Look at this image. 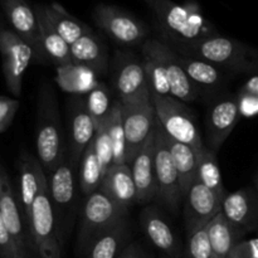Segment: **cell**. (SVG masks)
Listing matches in <instances>:
<instances>
[{
    "mask_svg": "<svg viewBox=\"0 0 258 258\" xmlns=\"http://www.w3.org/2000/svg\"><path fill=\"white\" fill-rule=\"evenodd\" d=\"M64 143L57 95L49 83H44L38 93L35 149L45 174L54 170L66 159Z\"/></svg>",
    "mask_w": 258,
    "mask_h": 258,
    "instance_id": "obj_1",
    "label": "cell"
},
{
    "mask_svg": "<svg viewBox=\"0 0 258 258\" xmlns=\"http://www.w3.org/2000/svg\"><path fill=\"white\" fill-rule=\"evenodd\" d=\"M145 3L161 30L178 45L190 44L217 34L197 4H178L171 0H145Z\"/></svg>",
    "mask_w": 258,
    "mask_h": 258,
    "instance_id": "obj_2",
    "label": "cell"
},
{
    "mask_svg": "<svg viewBox=\"0 0 258 258\" xmlns=\"http://www.w3.org/2000/svg\"><path fill=\"white\" fill-rule=\"evenodd\" d=\"M185 54L202 58L217 67L237 72H252L258 68V53L243 43L218 33L185 45H178Z\"/></svg>",
    "mask_w": 258,
    "mask_h": 258,
    "instance_id": "obj_3",
    "label": "cell"
},
{
    "mask_svg": "<svg viewBox=\"0 0 258 258\" xmlns=\"http://www.w3.org/2000/svg\"><path fill=\"white\" fill-rule=\"evenodd\" d=\"M32 253L37 258H62V243L55 227L54 211L48 191V180L40 189L28 221Z\"/></svg>",
    "mask_w": 258,
    "mask_h": 258,
    "instance_id": "obj_4",
    "label": "cell"
},
{
    "mask_svg": "<svg viewBox=\"0 0 258 258\" xmlns=\"http://www.w3.org/2000/svg\"><path fill=\"white\" fill-rule=\"evenodd\" d=\"M127 211L118 207L101 189L87 196L81 212L77 248L83 256L91 242L105 229L110 228L121 219L126 218Z\"/></svg>",
    "mask_w": 258,
    "mask_h": 258,
    "instance_id": "obj_5",
    "label": "cell"
},
{
    "mask_svg": "<svg viewBox=\"0 0 258 258\" xmlns=\"http://www.w3.org/2000/svg\"><path fill=\"white\" fill-rule=\"evenodd\" d=\"M151 98L155 107L156 118L166 135L179 143L191 146L197 151H201L204 148V144L190 108L171 96H151Z\"/></svg>",
    "mask_w": 258,
    "mask_h": 258,
    "instance_id": "obj_6",
    "label": "cell"
},
{
    "mask_svg": "<svg viewBox=\"0 0 258 258\" xmlns=\"http://www.w3.org/2000/svg\"><path fill=\"white\" fill-rule=\"evenodd\" d=\"M75 168L71 160L64 159L54 170L47 174L48 191L54 211L57 233L62 246L71 227L76 204Z\"/></svg>",
    "mask_w": 258,
    "mask_h": 258,
    "instance_id": "obj_7",
    "label": "cell"
},
{
    "mask_svg": "<svg viewBox=\"0 0 258 258\" xmlns=\"http://www.w3.org/2000/svg\"><path fill=\"white\" fill-rule=\"evenodd\" d=\"M154 160H155L156 183H158V198L170 209L178 212L180 203L183 202V193L179 183V175L174 165L168 143L166 134L156 118L155 131H154Z\"/></svg>",
    "mask_w": 258,
    "mask_h": 258,
    "instance_id": "obj_8",
    "label": "cell"
},
{
    "mask_svg": "<svg viewBox=\"0 0 258 258\" xmlns=\"http://www.w3.org/2000/svg\"><path fill=\"white\" fill-rule=\"evenodd\" d=\"M0 54L7 87L15 97L22 95L23 77L34 59V50L12 29H0Z\"/></svg>",
    "mask_w": 258,
    "mask_h": 258,
    "instance_id": "obj_9",
    "label": "cell"
},
{
    "mask_svg": "<svg viewBox=\"0 0 258 258\" xmlns=\"http://www.w3.org/2000/svg\"><path fill=\"white\" fill-rule=\"evenodd\" d=\"M122 116L126 136V164L130 165L155 130L156 112L153 98L125 103L122 105Z\"/></svg>",
    "mask_w": 258,
    "mask_h": 258,
    "instance_id": "obj_10",
    "label": "cell"
},
{
    "mask_svg": "<svg viewBox=\"0 0 258 258\" xmlns=\"http://www.w3.org/2000/svg\"><path fill=\"white\" fill-rule=\"evenodd\" d=\"M93 19L102 32L120 44H140L148 35L143 22L115 5L98 4L93 10Z\"/></svg>",
    "mask_w": 258,
    "mask_h": 258,
    "instance_id": "obj_11",
    "label": "cell"
},
{
    "mask_svg": "<svg viewBox=\"0 0 258 258\" xmlns=\"http://www.w3.org/2000/svg\"><path fill=\"white\" fill-rule=\"evenodd\" d=\"M113 86L122 105L151 98L143 59L128 52H117L113 60Z\"/></svg>",
    "mask_w": 258,
    "mask_h": 258,
    "instance_id": "obj_12",
    "label": "cell"
},
{
    "mask_svg": "<svg viewBox=\"0 0 258 258\" xmlns=\"http://www.w3.org/2000/svg\"><path fill=\"white\" fill-rule=\"evenodd\" d=\"M0 214L10 236L14 239L19 258H32L29 232L19 203V197L13 188L9 174L0 166Z\"/></svg>",
    "mask_w": 258,
    "mask_h": 258,
    "instance_id": "obj_13",
    "label": "cell"
},
{
    "mask_svg": "<svg viewBox=\"0 0 258 258\" xmlns=\"http://www.w3.org/2000/svg\"><path fill=\"white\" fill-rule=\"evenodd\" d=\"M0 5L12 25L13 32L33 48L35 62L43 63L48 60L40 43L39 25L34 7L27 0H0Z\"/></svg>",
    "mask_w": 258,
    "mask_h": 258,
    "instance_id": "obj_14",
    "label": "cell"
},
{
    "mask_svg": "<svg viewBox=\"0 0 258 258\" xmlns=\"http://www.w3.org/2000/svg\"><path fill=\"white\" fill-rule=\"evenodd\" d=\"M184 219L186 232L208 224L222 211L223 198L196 179L184 196Z\"/></svg>",
    "mask_w": 258,
    "mask_h": 258,
    "instance_id": "obj_15",
    "label": "cell"
},
{
    "mask_svg": "<svg viewBox=\"0 0 258 258\" xmlns=\"http://www.w3.org/2000/svg\"><path fill=\"white\" fill-rule=\"evenodd\" d=\"M68 116H70V160L73 165L77 166L80 165L85 150L95 139L97 126L86 106V101L77 96L71 100Z\"/></svg>",
    "mask_w": 258,
    "mask_h": 258,
    "instance_id": "obj_16",
    "label": "cell"
},
{
    "mask_svg": "<svg viewBox=\"0 0 258 258\" xmlns=\"http://www.w3.org/2000/svg\"><path fill=\"white\" fill-rule=\"evenodd\" d=\"M18 170H19V196L18 197L24 214L25 223L28 224L35 198L47 181V174L38 158L28 153L27 150L20 151Z\"/></svg>",
    "mask_w": 258,
    "mask_h": 258,
    "instance_id": "obj_17",
    "label": "cell"
},
{
    "mask_svg": "<svg viewBox=\"0 0 258 258\" xmlns=\"http://www.w3.org/2000/svg\"><path fill=\"white\" fill-rule=\"evenodd\" d=\"M154 150H155V143H154L153 134L130 164L136 188V203L145 204L158 198Z\"/></svg>",
    "mask_w": 258,
    "mask_h": 258,
    "instance_id": "obj_18",
    "label": "cell"
},
{
    "mask_svg": "<svg viewBox=\"0 0 258 258\" xmlns=\"http://www.w3.org/2000/svg\"><path fill=\"white\" fill-rule=\"evenodd\" d=\"M239 116L241 113L237 97L222 98L212 106L207 120V133L213 153L218 151L231 135L238 122Z\"/></svg>",
    "mask_w": 258,
    "mask_h": 258,
    "instance_id": "obj_19",
    "label": "cell"
},
{
    "mask_svg": "<svg viewBox=\"0 0 258 258\" xmlns=\"http://www.w3.org/2000/svg\"><path fill=\"white\" fill-rule=\"evenodd\" d=\"M140 223L143 232L149 241L170 258H181V246L175 233L153 207H148L140 214Z\"/></svg>",
    "mask_w": 258,
    "mask_h": 258,
    "instance_id": "obj_20",
    "label": "cell"
},
{
    "mask_svg": "<svg viewBox=\"0 0 258 258\" xmlns=\"http://www.w3.org/2000/svg\"><path fill=\"white\" fill-rule=\"evenodd\" d=\"M159 50L168 75L171 97L178 98L181 102H191L197 100L199 95L198 86L194 85L185 73L183 66L179 62L178 53L174 52L168 44L160 40H159Z\"/></svg>",
    "mask_w": 258,
    "mask_h": 258,
    "instance_id": "obj_21",
    "label": "cell"
},
{
    "mask_svg": "<svg viewBox=\"0 0 258 258\" xmlns=\"http://www.w3.org/2000/svg\"><path fill=\"white\" fill-rule=\"evenodd\" d=\"M98 189L125 211L136 203V188L128 164L111 166Z\"/></svg>",
    "mask_w": 258,
    "mask_h": 258,
    "instance_id": "obj_22",
    "label": "cell"
},
{
    "mask_svg": "<svg viewBox=\"0 0 258 258\" xmlns=\"http://www.w3.org/2000/svg\"><path fill=\"white\" fill-rule=\"evenodd\" d=\"M34 10L37 14L38 25H39L40 43H42L45 55H47V59L57 67L73 63L72 55H71V45L58 34L52 23L49 22L44 5H34Z\"/></svg>",
    "mask_w": 258,
    "mask_h": 258,
    "instance_id": "obj_23",
    "label": "cell"
},
{
    "mask_svg": "<svg viewBox=\"0 0 258 258\" xmlns=\"http://www.w3.org/2000/svg\"><path fill=\"white\" fill-rule=\"evenodd\" d=\"M71 55L75 64L83 66L97 75H103L107 70V50L92 29L71 44Z\"/></svg>",
    "mask_w": 258,
    "mask_h": 258,
    "instance_id": "obj_24",
    "label": "cell"
},
{
    "mask_svg": "<svg viewBox=\"0 0 258 258\" xmlns=\"http://www.w3.org/2000/svg\"><path fill=\"white\" fill-rule=\"evenodd\" d=\"M128 224L126 218L101 232L90 243L83 258H118L127 246Z\"/></svg>",
    "mask_w": 258,
    "mask_h": 258,
    "instance_id": "obj_25",
    "label": "cell"
},
{
    "mask_svg": "<svg viewBox=\"0 0 258 258\" xmlns=\"http://www.w3.org/2000/svg\"><path fill=\"white\" fill-rule=\"evenodd\" d=\"M143 63L151 96H171L168 75L159 50L158 39H146L143 43Z\"/></svg>",
    "mask_w": 258,
    "mask_h": 258,
    "instance_id": "obj_26",
    "label": "cell"
},
{
    "mask_svg": "<svg viewBox=\"0 0 258 258\" xmlns=\"http://www.w3.org/2000/svg\"><path fill=\"white\" fill-rule=\"evenodd\" d=\"M166 143H168L174 165H175L176 171H178L179 183H180V189L184 198L188 189L190 188V185L197 179L198 151L191 148V146L186 145V144L179 143V141L169 138L168 135H166Z\"/></svg>",
    "mask_w": 258,
    "mask_h": 258,
    "instance_id": "obj_27",
    "label": "cell"
},
{
    "mask_svg": "<svg viewBox=\"0 0 258 258\" xmlns=\"http://www.w3.org/2000/svg\"><path fill=\"white\" fill-rule=\"evenodd\" d=\"M209 239L213 248L214 258H226L232 253L238 242V231L232 226L222 212L209 221L207 224Z\"/></svg>",
    "mask_w": 258,
    "mask_h": 258,
    "instance_id": "obj_28",
    "label": "cell"
},
{
    "mask_svg": "<svg viewBox=\"0 0 258 258\" xmlns=\"http://www.w3.org/2000/svg\"><path fill=\"white\" fill-rule=\"evenodd\" d=\"M222 213L227 221L237 229L243 228L252 222L254 214V202L248 190L227 193L222 202Z\"/></svg>",
    "mask_w": 258,
    "mask_h": 258,
    "instance_id": "obj_29",
    "label": "cell"
},
{
    "mask_svg": "<svg viewBox=\"0 0 258 258\" xmlns=\"http://www.w3.org/2000/svg\"><path fill=\"white\" fill-rule=\"evenodd\" d=\"M44 9L54 29L70 45L80 39L88 30H91L87 24L71 15L62 5L57 3L44 5Z\"/></svg>",
    "mask_w": 258,
    "mask_h": 258,
    "instance_id": "obj_30",
    "label": "cell"
},
{
    "mask_svg": "<svg viewBox=\"0 0 258 258\" xmlns=\"http://www.w3.org/2000/svg\"><path fill=\"white\" fill-rule=\"evenodd\" d=\"M95 75L93 71L75 63L57 67L58 85L63 91L73 95L90 93L98 85Z\"/></svg>",
    "mask_w": 258,
    "mask_h": 258,
    "instance_id": "obj_31",
    "label": "cell"
},
{
    "mask_svg": "<svg viewBox=\"0 0 258 258\" xmlns=\"http://www.w3.org/2000/svg\"><path fill=\"white\" fill-rule=\"evenodd\" d=\"M179 62L183 66L191 82L198 87L199 86L207 88L217 87L223 80L218 67L202 58L194 55H179Z\"/></svg>",
    "mask_w": 258,
    "mask_h": 258,
    "instance_id": "obj_32",
    "label": "cell"
},
{
    "mask_svg": "<svg viewBox=\"0 0 258 258\" xmlns=\"http://www.w3.org/2000/svg\"><path fill=\"white\" fill-rule=\"evenodd\" d=\"M197 180L201 181L203 185H206L222 198H224L227 194L216 153H213L211 149H207L206 146L201 151H198Z\"/></svg>",
    "mask_w": 258,
    "mask_h": 258,
    "instance_id": "obj_33",
    "label": "cell"
},
{
    "mask_svg": "<svg viewBox=\"0 0 258 258\" xmlns=\"http://www.w3.org/2000/svg\"><path fill=\"white\" fill-rule=\"evenodd\" d=\"M102 179V169H101L93 143H91L88 148L85 150V153H83L80 161L78 184H80L81 191L85 196H90V194H92L93 191H96L100 188Z\"/></svg>",
    "mask_w": 258,
    "mask_h": 258,
    "instance_id": "obj_34",
    "label": "cell"
},
{
    "mask_svg": "<svg viewBox=\"0 0 258 258\" xmlns=\"http://www.w3.org/2000/svg\"><path fill=\"white\" fill-rule=\"evenodd\" d=\"M108 135L113 153V165L126 164V136L123 128L122 103L116 100L107 118Z\"/></svg>",
    "mask_w": 258,
    "mask_h": 258,
    "instance_id": "obj_35",
    "label": "cell"
},
{
    "mask_svg": "<svg viewBox=\"0 0 258 258\" xmlns=\"http://www.w3.org/2000/svg\"><path fill=\"white\" fill-rule=\"evenodd\" d=\"M85 101L91 116L95 120L96 126L101 125L107 120L113 102H115V101H111L108 88L100 82L90 93H87V97L85 98Z\"/></svg>",
    "mask_w": 258,
    "mask_h": 258,
    "instance_id": "obj_36",
    "label": "cell"
},
{
    "mask_svg": "<svg viewBox=\"0 0 258 258\" xmlns=\"http://www.w3.org/2000/svg\"><path fill=\"white\" fill-rule=\"evenodd\" d=\"M186 254L188 258H214L207 224L188 231Z\"/></svg>",
    "mask_w": 258,
    "mask_h": 258,
    "instance_id": "obj_37",
    "label": "cell"
},
{
    "mask_svg": "<svg viewBox=\"0 0 258 258\" xmlns=\"http://www.w3.org/2000/svg\"><path fill=\"white\" fill-rule=\"evenodd\" d=\"M92 143L93 146H95L96 154H97L98 161H100L101 169H102L103 176H105V174L107 173L108 169H110L111 166H113V153L110 135H108L107 120L97 126L95 139H93Z\"/></svg>",
    "mask_w": 258,
    "mask_h": 258,
    "instance_id": "obj_38",
    "label": "cell"
},
{
    "mask_svg": "<svg viewBox=\"0 0 258 258\" xmlns=\"http://www.w3.org/2000/svg\"><path fill=\"white\" fill-rule=\"evenodd\" d=\"M19 100L0 96V134L7 131L14 120L19 108Z\"/></svg>",
    "mask_w": 258,
    "mask_h": 258,
    "instance_id": "obj_39",
    "label": "cell"
},
{
    "mask_svg": "<svg viewBox=\"0 0 258 258\" xmlns=\"http://www.w3.org/2000/svg\"><path fill=\"white\" fill-rule=\"evenodd\" d=\"M0 258H19L14 239L10 236L0 214Z\"/></svg>",
    "mask_w": 258,
    "mask_h": 258,
    "instance_id": "obj_40",
    "label": "cell"
},
{
    "mask_svg": "<svg viewBox=\"0 0 258 258\" xmlns=\"http://www.w3.org/2000/svg\"><path fill=\"white\" fill-rule=\"evenodd\" d=\"M239 106V113L241 116H254L258 113V97L249 93L239 92V96L237 97Z\"/></svg>",
    "mask_w": 258,
    "mask_h": 258,
    "instance_id": "obj_41",
    "label": "cell"
},
{
    "mask_svg": "<svg viewBox=\"0 0 258 258\" xmlns=\"http://www.w3.org/2000/svg\"><path fill=\"white\" fill-rule=\"evenodd\" d=\"M236 258H258V238L239 242L232 251Z\"/></svg>",
    "mask_w": 258,
    "mask_h": 258,
    "instance_id": "obj_42",
    "label": "cell"
},
{
    "mask_svg": "<svg viewBox=\"0 0 258 258\" xmlns=\"http://www.w3.org/2000/svg\"><path fill=\"white\" fill-rule=\"evenodd\" d=\"M118 258H148L146 257L144 249L139 246L138 243H131L126 246L122 253L118 256Z\"/></svg>",
    "mask_w": 258,
    "mask_h": 258,
    "instance_id": "obj_43",
    "label": "cell"
},
{
    "mask_svg": "<svg viewBox=\"0 0 258 258\" xmlns=\"http://www.w3.org/2000/svg\"><path fill=\"white\" fill-rule=\"evenodd\" d=\"M239 92L249 93V95H253L256 96V97H258V73L251 76V77L246 81V83L242 86Z\"/></svg>",
    "mask_w": 258,
    "mask_h": 258,
    "instance_id": "obj_44",
    "label": "cell"
},
{
    "mask_svg": "<svg viewBox=\"0 0 258 258\" xmlns=\"http://www.w3.org/2000/svg\"><path fill=\"white\" fill-rule=\"evenodd\" d=\"M226 258H236V257H234V256H233V254H232V253H231V254H229V256H228V257H226Z\"/></svg>",
    "mask_w": 258,
    "mask_h": 258,
    "instance_id": "obj_45",
    "label": "cell"
},
{
    "mask_svg": "<svg viewBox=\"0 0 258 258\" xmlns=\"http://www.w3.org/2000/svg\"><path fill=\"white\" fill-rule=\"evenodd\" d=\"M257 189H258V178H257Z\"/></svg>",
    "mask_w": 258,
    "mask_h": 258,
    "instance_id": "obj_46",
    "label": "cell"
},
{
    "mask_svg": "<svg viewBox=\"0 0 258 258\" xmlns=\"http://www.w3.org/2000/svg\"><path fill=\"white\" fill-rule=\"evenodd\" d=\"M164 258H170V257H168V256H165V257H164Z\"/></svg>",
    "mask_w": 258,
    "mask_h": 258,
    "instance_id": "obj_47",
    "label": "cell"
},
{
    "mask_svg": "<svg viewBox=\"0 0 258 258\" xmlns=\"http://www.w3.org/2000/svg\"><path fill=\"white\" fill-rule=\"evenodd\" d=\"M2 28H3V27H2V25H0V29H2Z\"/></svg>",
    "mask_w": 258,
    "mask_h": 258,
    "instance_id": "obj_48",
    "label": "cell"
}]
</instances>
